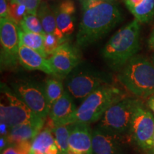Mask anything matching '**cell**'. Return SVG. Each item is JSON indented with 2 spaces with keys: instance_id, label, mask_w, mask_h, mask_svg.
I'll return each mask as SVG.
<instances>
[{
  "instance_id": "27",
  "label": "cell",
  "mask_w": 154,
  "mask_h": 154,
  "mask_svg": "<svg viewBox=\"0 0 154 154\" xmlns=\"http://www.w3.org/2000/svg\"><path fill=\"white\" fill-rule=\"evenodd\" d=\"M32 142V140L11 144L7 146L1 154H30Z\"/></svg>"
},
{
  "instance_id": "30",
  "label": "cell",
  "mask_w": 154,
  "mask_h": 154,
  "mask_svg": "<svg viewBox=\"0 0 154 154\" xmlns=\"http://www.w3.org/2000/svg\"><path fill=\"white\" fill-rule=\"evenodd\" d=\"M143 0H124L125 5H126V7L128 9L131 8V7H136L141 3Z\"/></svg>"
},
{
  "instance_id": "2",
  "label": "cell",
  "mask_w": 154,
  "mask_h": 154,
  "mask_svg": "<svg viewBox=\"0 0 154 154\" xmlns=\"http://www.w3.org/2000/svg\"><path fill=\"white\" fill-rule=\"evenodd\" d=\"M140 22L135 19L111 36L102 49L107 65L114 71H120L140 48Z\"/></svg>"
},
{
  "instance_id": "32",
  "label": "cell",
  "mask_w": 154,
  "mask_h": 154,
  "mask_svg": "<svg viewBox=\"0 0 154 154\" xmlns=\"http://www.w3.org/2000/svg\"><path fill=\"white\" fill-rule=\"evenodd\" d=\"M148 106L154 113V94L150 96L147 101Z\"/></svg>"
},
{
  "instance_id": "17",
  "label": "cell",
  "mask_w": 154,
  "mask_h": 154,
  "mask_svg": "<svg viewBox=\"0 0 154 154\" xmlns=\"http://www.w3.org/2000/svg\"><path fill=\"white\" fill-rule=\"evenodd\" d=\"M77 109L74 98L65 90L63 95L54 103L49 116L54 125H61Z\"/></svg>"
},
{
  "instance_id": "4",
  "label": "cell",
  "mask_w": 154,
  "mask_h": 154,
  "mask_svg": "<svg viewBox=\"0 0 154 154\" xmlns=\"http://www.w3.org/2000/svg\"><path fill=\"white\" fill-rule=\"evenodd\" d=\"M124 97L113 84L103 86L88 95L77 107L76 111L61 125L74 123L91 124L99 121L115 101Z\"/></svg>"
},
{
  "instance_id": "1",
  "label": "cell",
  "mask_w": 154,
  "mask_h": 154,
  "mask_svg": "<svg viewBox=\"0 0 154 154\" xmlns=\"http://www.w3.org/2000/svg\"><path fill=\"white\" fill-rule=\"evenodd\" d=\"M122 19L120 9L111 0H84L76 44L85 48L106 35Z\"/></svg>"
},
{
  "instance_id": "22",
  "label": "cell",
  "mask_w": 154,
  "mask_h": 154,
  "mask_svg": "<svg viewBox=\"0 0 154 154\" xmlns=\"http://www.w3.org/2000/svg\"><path fill=\"white\" fill-rule=\"evenodd\" d=\"M51 129L59 149L62 154H66L69 151V136L72 124L54 125L53 124V127Z\"/></svg>"
},
{
  "instance_id": "14",
  "label": "cell",
  "mask_w": 154,
  "mask_h": 154,
  "mask_svg": "<svg viewBox=\"0 0 154 154\" xmlns=\"http://www.w3.org/2000/svg\"><path fill=\"white\" fill-rule=\"evenodd\" d=\"M19 61L25 69L40 71L45 74L56 76L54 70L49 59L44 57L35 50L24 45H19Z\"/></svg>"
},
{
  "instance_id": "18",
  "label": "cell",
  "mask_w": 154,
  "mask_h": 154,
  "mask_svg": "<svg viewBox=\"0 0 154 154\" xmlns=\"http://www.w3.org/2000/svg\"><path fill=\"white\" fill-rule=\"evenodd\" d=\"M30 154H62L56 143L51 128H43L34 138Z\"/></svg>"
},
{
  "instance_id": "9",
  "label": "cell",
  "mask_w": 154,
  "mask_h": 154,
  "mask_svg": "<svg viewBox=\"0 0 154 154\" xmlns=\"http://www.w3.org/2000/svg\"><path fill=\"white\" fill-rule=\"evenodd\" d=\"M19 29L18 25L9 18L0 19V63L2 71L15 69L19 63Z\"/></svg>"
},
{
  "instance_id": "34",
  "label": "cell",
  "mask_w": 154,
  "mask_h": 154,
  "mask_svg": "<svg viewBox=\"0 0 154 154\" xmlns=\"http://www.w3.org/2000/svg\"><path fill=\"white\" fill-rule=\"evenodd\" d=\"M151 61L153 62V65H154V54L153 55H152V57H151Z\"/></svg>"
},
{
  "instance_id": "15",
  "label": "cell",
  "mask_w": 154,
  "mask_h": 154,
  "mask_svg": "<svg viewBox=\"0 0 154 154\" xmlns=\"http://www.w3.org/2000/svg\"><path fill=\"white\" fill-rule=\"evenodd\" d=\"M45 119L24 123L13 126L9 129L7 135L9 146L11 144L22 143L24 141H32L43 129Z\"/></svg>"
},
{
  "instance_id": "21",
  "label": "cell",
  "mask_w": 154,
  "mask_h": 154,
  "mask_svg": "<svg viewBox=\"0 0 154 154\" xmlns=\"http://www.w3.org/2000/svg\"><path fill=\"white\" fill-rule=\"evenodd\" d=\"M44 87L47 99L49 103L50 109L54 103L57 101L65 91L63 83L61 79L57 76L48 78L44 82Z\"/></svg>"
},
{
  "instance_id": "5",
  "label": "cell",
  "mask_w": 154,
  "mask_h": 154,
  "mask_svg": "<svg viewBox=\"0 0 154 154\" xmlns=\"http://www.w3.org/2000/svg\"><path fill=\"white\" fill-rule=\"evenodd\" d=\"M112 83L110 74L83 62L64 79L66 91L81 103L96 89Z\"/></svg>"
},
{
  "instance_id": "19",
  "label": "cell",
  "mask_w": 154,
  "mask_h": 154,
  "mask_svg": "<svg viewBox=\"0 0 154 154\" xmlns=\"http://www.w3.org/2000/svg\"><path fill=\"white\" fill-rule=\"evenodd\" d=\"M36 16L39 19L46 34H54L61 39H64L65 36L57 29L55 11L51 8L49 4L46 2H42L37 9Z\"/></svg>"
},
{
  "instance_id": "11",
  "label": "cell",
  "mask_w": 154,
  "mask_h": 154,
  "mask_svg": "<svg viewBox=\"0 0 154 154\" xmlns=\"http://www.w3.org/2000/svg\"><path fill=\"white\" fill-rule=\"evenodd\" d=\"M49 61L56 76L61 79H64L82 62L78 50L68 42L61 44L50 56Z\"/></svg>"
},
{
  "instance_id": "24",
  "label": "cell",
  "mask_w": 154,
  "mask_h": 154,
  "mask_svg": "<svg viewBox=\"0 0 154 154\" xmlns=\"http://www.w3.org/2000/svg\"><path fill=\"white\" fill-rule=\"evenodd\" d=\"M19 27L22 30L39 34L43 36H45L47 34L44 32L39 19L38 18L36 15L31 14H26Z\"/></svg>"
},
{
  "instance_id": "26",
  "label": "cell",
  "mask_w": 154,
  "mask_h": 154,
  "mask_svg": "<svg viewBox=\"0 0 154 154\" xmlns=\"http://www.w3.org/2000/svg\"><path fill=\"white\" fill-rule=\"evenodd\" d=\"M65 39H61L54 34H47L44 38V49L48 57L54 52L61 44L64 43Z\"/></svg>"
},
{
  "instance_id": "23",
  "label": "cell",
  "mask_w": 154,
  "mask_h": 154,
  "mask_svg": "<svg viewBox=\"0 0 154 154\" xmlns=\"http://www.w3.org/2000/svg\"><path fill=\"white\" fill-rule=\"evenodd\" d=\"M128 9L138 22L147 23L154 17V0H143L138 5Z\"/></svg>"
},
{
  "instance_id": "6",
  "label": "cell",
  "mask_w": 154,
  "mask_h": 154,
  "mask_svg": "<svg viewBox=\"0 0 154 154\" xmlns=\"http://www.w3.org/2000/svg\"><path fill=\"white\" fill-rule=\"evenodd\" d=\"M140 101L130 97H123L115 101L103 113L96 127L121 136L129 133L132 117Z\"/></svg>"
},
{
  "instance_id": "33",
  "label": "cell",
  "mask_w": 154,
  "mask_h": 154,
  "mask_svg": "<svg viewBox=\"0 0 154 154\" xmlns=\"http://www.w3.org/2000/svg\"><path fill=\"white\" fill-rule=\"evenodd\" d=\"M149 154H154V148H152L151 149L149 150Z\"/></svg>"
},
{
  "instance_id": "31",
  "label": "cell",
  "mask_w": 154,
  "mask_h": 154,
  "mask_svg": "<svg viewBox=\"0 0 154 154\" xmlns=\"http://www.w3.org/2000/svg\"><path fill=\"white\" fill-rule=\"evenodd\" d=\"M148 44H149L150 49L154 50V29L152 31L151 35L149 36V40H148Z\"/></svg>"
},
{
  "instance_id": "16",
  "label": "cell",
  "mask_w": 154,
  "mask_h": 154,
  "mask_svg": "<svg viewBox=\"0 0 154 154\" xmlns=\"http://www.w3.org/2000/svg\"><path fill=\"white\" fill-rule=\"evenodd\" d=\"M57 29L64 36L74 32L76 7L72 0H63L55 9Z\"/></svg>"
},
{
  "instance_id": "28",
  "label": "cell",
  "mask_w": 154,
  "mask_h": 154,
  "mask_svg": "<svg viewBox=\"0 0 154 154\" xmlns=\"http://www.w3.org/2000/svg\"><path fill=\"white\" fill-rule=\"evenodd\" d=\"M41 2L42 0H24L23 5L26 7L28 14L36 15L37 9Z\"/></svg>"
},
{
  "instance_id": "20",
  "label": "cell",
  "mask_w": 154,
  "mask_h": 154,
  "mask_svg": "<svg viewBox=\"0 0 154 154\" xmlns=\"http://www.w3.org/2000/svg\"><path fill=\"white\" fill-rule=\"evenodd\" d=\"M45 36L22 30L21 28L19 29V42H20V44L35 50L42 56L47 59L48 56L46 53L45 49H44V38H45Z\"/></svg>"
},
{
  "instance_id": "29",
  "label": "cell",
  "mask_w": 154,
  "mask_h": 154,
  "mask_svg": "<svg viewBox=\"0 0 154 154\" xmlns=\"http://www.w3.org/2000/svg\"><path fill=\"white\" fill-rule=\"evenodd\" d=\"M0 18H9V5L7 0H0Z\"/></svg>"
},
{
  "instance_id": "25",
  "label": "cell",
  "mask_w": 154,
  "mask_h": 154,
  "mask_svg": "<svg viewBox=\"0 0 154 154\" xmlns=\"http://www.w3.org/2000/svg\"><path fill=\"white\" fill-rule=\"evenodd\" d=\"M28 14L26 7L22 4L11 2L9 4V19L20 26L24 17Z\"/></svg>"
},
{
  "instance_id": "3",
  "label": "cell",
  "mask_w": 154,
  "mask_h": 154,
  "mask_svg": "<svg viewBox=\"0 0 154 154\" xmlns=\"http://www.w3.org/2000/svg\"><path fill=\"white\" fill-rule=\"evenodd\" d=\"M118 79L134 95L148 98L154 94V65L143 56H134L119 71Z\"/></svg>"
},
{
  "instance_id": "35",
  "label": "cell",
  "mask_w": 154,
  "mask_h": 154,
  "mask_svg": "<svg viewBox=\"0 0 154 154\" xmlns=\"http://www.w3.org/2000/svg\"><path fill=\"white\" fill-rule=\"evenodd\" d=\"M153 148H154V134L153 136Z\"/></svg>"
},
{
  "instance_id": "13",
  "label": "cell",
  "mask_w": 154,
  "mask_h": 154,
  "mask_svg": "<svg viewBox=\"0 0 154 154\" xmlns=\"http://www.w3.org/2000/svg\"><path fill=\"white\" fill-rule=\"evenodd\" d=\"M68 151L76 154H93L92 130L89 124H72Z\"/></svg>"
},
{
  "instance_id": "7",
  "label": "cell",
  "mask_w": 154,
  "mask_h": 154,
  "mask_svg": "<svg viewBox=\"0 0 154 154\" xmlns=\"http://www.w3.org/2000/svg\"><path fill=\"white\" fill-rule=\"evenodd\" d=\"M9 87L36 114L43 119L49 114L50 106L46 96L44 83L28 77H19L11 81Z\"/></svg>"
},
{
  "instance_id": "10",
  "label": "cell",
  "mask_w": 154,
  "mask_h": 154,
  "mask_svg": "<svg viewBox=\"0 0 154 154\" xmlns=\"http://www.w3.org/2000/svg\"><path fill=\"white\" fill-rule=\"evenodd\" d=\"M129 134L135 143L143 150L153 148L154 116L140 102L132 117Z\"/></svg>"
},
{
  "instance_id": "8",
  "label": "cell",
  "mask_w": 154,
  "mask_h": 154,
  "mask_svg": "<svg viewBox=\"0 0 154 154\" xmlns=\"http://www.w3.org/2000/svg\"><path fill=\"white\" fill-rule=\"evenodd\" d=\"M42 119L43 118L36 114L26 103L17 97L9 86L5 83H1L0 122L11 128Z\"/></svg>"
},
{
  "instance_id": "12",
  "label": "cell",
  "mask_w": 154,
  "mask_h": 154,
  "mask_svg": "<svg viewBox=\"0 0 154 154\" xmlns=\"http://www.w3.org/2000/svg\"><path fill=\"white\" fill-rule=\"evenodd\" d=\"M122 136L96 127L92 130L93 154H124Z\"/></svg>"
}]
</instances>
